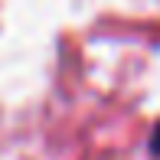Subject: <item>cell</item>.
I'll use <instances>...</instances> for the list:
<instances>
[{
  "label": "cell",
  "instance_id": "obj_1",
  "mask_svg": "<svg viewBox=\"0 0 160 160\" xmlns=\"http://www.w3.org/2000/svg\"><path fill=\"white\" fill-rule=\"evenodd\" d=\"M150 154L160 157V124L154 128V134H150Z\"/></svg>",
  "mask_w": 160,
  "mask_h": 160
}]
</instances>
